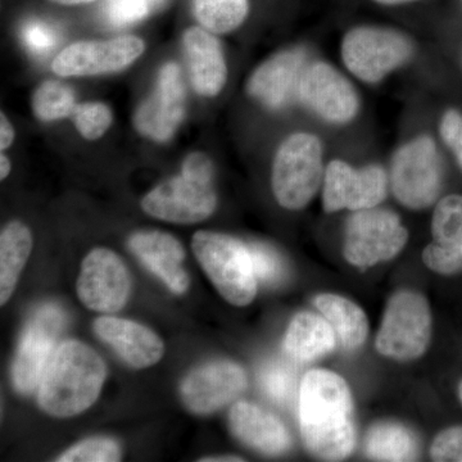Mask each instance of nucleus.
Wrapping results in <instances>:
<instances>
[{"mask_svg": "<svg viewBox=\"0 0 462 462\" xmlns=\"http://www.w3.org/2000/svg\"><path fill=\"white\" fill-rule=\"evenodd\" d=\"M303 442L316 457L345 460L354 451V402L346 380L329 370H311L300 388Z\"/></svg>", "mask_w": 462, "mask_h": 462, "instance_id": "f257e3e1", "label": "nucleus"}, {"mask_svg": "<svg viewBox=\"0 0 462 462\" xmlns=\"http://www.w3.org/2000/svg\"><path fill=\"white\" fill-rule=\"evenodd\" d=\"M105 361L91 346L67 340L54 349L38 387L42 411L72 418L93 406L105 384Z\"/></svg>", "mask_w": 462, "mask_h": 462, "instance_id": "f03ea898", "label": "nucleus"}, {"mask_svg": "<svg viewBox=\"0 0 462 462\" xmlns=\"http://www.w3.org/2000/svg\"><path fill=\"white\" fill-rule=\"evenodd\" d=\"M191 248L209 281L231 305L247 306L257 293V278L248 245L240 240L214 233L199 231Z\"/></svg>", "mask_w": 462, "mask_h": 462, "instance_id": "7ed1b4c3", "label": "nucleus"}, {"mask_svg": "<svg viewBox=\"0 0 462 462\" xmlns=\"http://www.w3.org/2000/svg\"><path fill=\"white\" fill-rule=\"evenodd\" d=\"M324 175L322 147L318 136L293 134L282 143L273 160V196L284 208H303L314 199Z\"/></svg>", "mask_w": 462, "mask_h": 462, "instance_id": "20e7f679", "label": "nucleus"}, {"mask_svg": "<svg viewBox=\"0 0 462 462\" xmlns=\"http://www.w3.org/2000/svg\"><path fill=\"white\" fill-rule=\"evenodd\" d=\"M430 337V303L416 291H401L389 300L375 346L385 357L415 360L427 352Z\"/></svg>", "mask_w": 462, "mask_h": 462, "instance_id": "39448f33", "label": "nucleus"}, {"mask_svg": "<svg viewBox=\"0 0 462 462\" xmlns=\"http://www.w3.org/2000/svg\"><path fill=\"white\" fill-rule=\"evenodd\" d=\"M412 44L403 33L384 27H356L342 42L346 69L365 81L378 83L412 56Z\"/></svg>", "mask_w": 462, "mask_h": 462, "instance_id": "423d86ee", "label": "nucleus"}, {"mask_svg": "<svg viewBox=\"0 0 462 462\" xmlns=\"http://www.w3.org/2000/svg\"><path fill=\"white\" fill-rule=\"evenodd\" d=\"M391 182L396 199L409 208H427L436 202L442 189V166L433 139L420 136L398 149Z\"/></svg>", "mask_w": 462, "mask_h": 462, "instance_id": "0eeeda50", "label": "nucleus"}, {"mask_svg": "<svg viewBox=\"0 0 462 462\" xmlns=\"http://www.w3.org/2000/svg\"><path fill=\"white\" fill-rule=\"evenodd\" d=\"M409 239L400 217L389 209H361L346 223V260L357 267H370L392 260L402 251Z\"/></svg>", "mask_w": 462, "mask_h": 462, "instance_id": "6e6552de", "label": "nucleus"}, {"mask_svg": "<svg viewBox=\"0 0 462 462\" xmlns=\"http://www.w3.org/2000/svg\"><path fill=\"white\" fill-rule=\"evenodd\" d=\"M76 291L91 311L114 314L126 305L132 281L123 260L114 251L96 248L81 263Z\"/></svg>", "mask_w": 462, "mask_h": 462, "instance_id": "1a4fd4ad", "label": "nucleus"}, {"mask_svg": "<svg viewBox=\"0 0 462 462\" xmlns=\"http://www.w3.org/2000/svg\"><path fill=\"white\" fill-rule=\"evenodd\" d=\"M144 50V42L136 36L74 42L54 58L51 69L63 78L117 72L132 65Z\"/></svg>", "mask_w": 462, "mask_h": 462, "instance_id": "9d476101", "label": "nucleus"}, {"mask_svg": "<svg viewBox=\"0 0 462 462\" xmlns=\"http://www.w3.org/2000/svg\"><path fill=\"white\" fill-rule=\"evenodd\" d=\"M387 187L382 167L355 170L343 161H331L325 170L322 206L327 212L374 208L385 199Z\"/></svg>", "mask_w": 462, "mask_h": 462, "instance_id": "9b49d317", "label": "nucleus"}, {"mask_svg": "<svg viewBox=\"0 0 462 462\" xmlns=\"http://www.w3.org/2000/svg\"><path fill=\"white\" fill-rule=\"evenodd\" d=\"M217 197L211 184L187 176L170 179L149 191L142 208L152 217L173 224H197L214 214Z\"/></svg>", "mask_w": 462, "mask_h": 462, "instance_id": "f8f14e48", "label": "nucleus"}, {"mask_svg": "<svg viewBox=\"0 0 462 462\" xmlns=\"http://www.w3.org/2000/svg\"><path fill=\"white\" fill-rule=\"evenodd\" d=\"M62 325V312L54 306H45L33 316L18 346L12 370L14 388L20 393H30L39 387Z\"/></svg>", "mask_w": 462, "mask_h": 462, "instance_id": "ddd939ff", "label": "nucleus"}, {"mask_svg": "<svg viewBox=\"0 0 462 462\" xmlns=\"http://www.w3.org/2000/svg\"><path fill=\"white\" fill-rule=\"evenodd\" d=\"M247 388V374L233 361H215L193 370L180 387L189 411L207 415L226 406Z\"/></svg>", "mask_w": 462, "mask_h": 462, "instance_id": "4468645a", "label": "nucleus"}, {"mask_svg": "<svg viewBox=\"0 0 462 462\" xmlns=\"http://www.w3.org/2000/svg\"><path fill=\"white\" fill-rule=\"evenodd\" d=\"M303 103L329 123L346 124L357 114V94L351 83L328 63L307 66L298 87Z\"/></svg>", "mask_w": 462, "mask_h": 462, "instance_id": "2eb2a0df", "label": "nucleus"}, {"mask_svg": "<svg viewBox=\"0 0 462 462\" xmlns=\"http://www.w3.org/2000/svg\"><path fill=\"white\" fill-rule=\"evenodd\" d=\"M185 112V89L176 63H167L158 76L154 93L135 114L138 132L156 142H167L181 124Z\"/></svg>", "mask_w": 462, "mask_h": 462, "instance_id": "dca6fc26", "label": "nucleus"}, {"mask_svg": "<svg viewBox=\"0 0 462 462\" xmlns=\"http://www.w3.org/2000/svg\"><path fill=\"white\" fill-rule=\"evenodd\" d=\"M94 330L103 342L135 369L156 365L165 354L162 339L153 330L126 319L100 316L94 321Z\"/></svg>", "mask_w": 462, "mask_h": 462, "instance_id": "f3484780", "label": "nucleus"}, {"mask_svg": "<svg viewBox=\"0 0 462 462\" xmlns=\"http://www.w3.org/2000/svg\"><path fill=\"white\" fill-rule=\"evenodd\" d=\"M305 60V51L300 50L284 51L270 58L249 79V94L267 108L284 107L294 93L298 96Z\"/></svg>", "mask_w": 462, "mask_h": 462, "instance_id": "a211bd4d", "label": "nucleus"}, {"mask_svg": "<svg viewBox=\"0 0 462 462\" xmlns=\"http://www.w3.org/2000/svg\"><path fill=\"white\" fill-rule=\"evenodd\" d=\"M129 247L173 293L184 294L189 289V273L182 266L184 247L175 236L162 231H139L130 238Z\"/></svg>", "mask_w": 462, "mask_h": 462, "instance_id": "6ab92c4d", "label": "nucleus"}, {"mask_svg": "<svg viewBox=\"0 0 462 462\" xmlns=\"http://www.w3.org/2000/svg\"><path fill=\"white\" fill-rule=\"evenodd\" d=\"M231 433L245 445L266 455H281L291 447L287 428L257 404L239 401L229 413Z\"/></svg>", "mask_w": 462, "mask_h": 462, "instance_id": "aec40b11", "label": "nucleus"}, {"mask_svg": "<svg viewBox=\"0 0 462 462\" xmlns=\"http://www.w3.org/2000/svg\"><path fill=\"white\" fill-rule=\"evenodd\" d=\"M182 42L194 89L203 97L217 96L227 79V67L220 42L200 27L187 30Z\"/></svg>", "mask_w": 462, "mask_h": 462, "instance_id": "412c9836", "label": "nucleus"}, {"mask_svg": "<svg viewBox=\"0 0 462 462\" xmlns=\"http://www.w3.org/2000/svg\"><path fill=\"white\" fill-rule=\"evenodd\" d=\"M336 346V331L330 322L311 312H300L291 319L284 338L289 357L300 363L316 360Z\"/></svg>", "mask_w": 462, "mask_h": 462, "instance_id": "4be33fe9", "label": "nucleus"}, {"mask_svg": "<svg viewBox=\"0 0 462 462\" xmlns=\"http://www.w3.org/2000/svg\"><path fill=\"white\" fill-rule=\"evenodd\" d=\"M32 236L20 221H12L0 236V303L5 306L14 294L27 258L32 254Z\"/></svg>", "mask_w": 462, "mask_h": 462, "instance_id": "5701e85b", "label": "nucleus"}, {"mask_svg": "<svg viewBox=\"0 0 462 462\" xmlns=\"http://www.w3.org/2000/svg\"><path fill=\"white\" fill-rule=\"evenodd\" d=\"M315 306L330 322L345 348L355 349L364 345L369 334V321L356 303L337 294H320L315 298Z\"/></svg>", "mask_w": 462, "mask_h": 462, "instance_id": "b1692460", "label": "nucleus"}, {"mask_svg": "<svg viewBox=\"0 0 462 462\" xmlns=\"http://www.w3.org/2000/svg\"><path fill=\"white\" fill-rule=\"evenodd\" d=\"M418 449L415 436L397 422H378L365 440V451L376 461H413Z\"/></svg>", "mask_w": 462, "mask_h": 462, "instance_id": "393cba45", "label": "nucleus"}, {"mask_svg": "<svg viewBox=\"0 0 462 462\" xmlns=\"http://www.w3.org/2000/svg\"><path fill=\"white\" fill-rule=\"evenodd\" d=\"M247 0H196L194 12L209 32L226 33L238 29L248 14Z\"/></svg>", "mask_w": 462, "mask_h": 462, "instance_id": "a878e982", "label": "nucleus"}, {"mask_svg": "<svg viewBox=\"0 0 462 462\" xmlns=\"http://www.w3.org/2000/svg\"><path fill=\"white\" fill-rule=\"evenodd\" d=\"M75 93L58 81L42 84L33 96V114L42 121H56L71 116L75 108Z\"/></svg>", "mask_w": 462, "mask_h": 462, "instance_id": "bb28decb", "label": "nucleus"}, {"mask_svg": "<svg viewBox=\"0 0 462 462\" xmlns=\"http://www.w3.org/2000/svg\"><path fill=\"white\" fill-rule=\"evenodd\" d=\"M434 242L445 245H462V196L451 194L438 202L431 220Z\"/></svg>", "mask_w": 462, "mask_h": 462, "instance_id": "cd10ccee", "label": "nucleus"}, {"mask_svg": "<svg viewBox=\"0 0 462 462\" xmlns=\"http://www.w3.org/2000/svg\"><path fill=\"white\" fill-rule=\"evenodd\" d=\"M260 384L273 402L288 404L296 394L297 376L291 365L272 361L260 372Z\"/></svg>", "mask_w": 462, "mask_h": 462, "instance_id": "c85d7f7f", "label": "nucleus"}, {"mask_svg": "<svg viewBox=\"0 0 462 462\" xmlns=\"http://www.w3.org/2000/svg\"><path fill=\"white\" fill-rule=\"evenodd\" d=\"M121 448L111 438H90L63 452L58 462H117Z\"/></svg>", "mask_w": 462, "mask_h": 462, "instance_id": "c756f323", "label": "nucleus"}, {"mask_svg": "<svg viewBox=\"0 0 462 462\" xmlns=\"http://www.w3.org/2000/svg\"><path fill=\"white\" fill-rule=\"evenodd\" d=\"M76 129L88 141H96L107 132L112 124V112L107 105L100 102L76 105L71 114Z\"/></svg>", "mask_w": 462, "mask_h": 462, "instance_id": "7c9ffc66", "label": "nucleus"}, {"mask_svg": "<svg viewBox=\"0 0 462 462\" xmlns=\"http://www.w3.org/2000/svg\"><path fill=\"white\" fill-rule=\"evenodd\" d=\"M248 249L257 281L266 285H276L284 282L287 267L278 252L273 251L269 245H258V243L249 245Z\"/></svg>", "mask_w": 462, "mask_h": 462, "instance_id": "2f4dec72", "label": "nucleus"}, {"mask_svg": "<svg viewBox=\"0 0 462 462\" xmlns=\"http://www.w3.org/2000/svg\"><path fill=\"white\" fill-rule=\"evenodd\" d=\"M422 260L433 272L454 275L462 272V245H445L433 242L422 252Z\"/></svg>", "mask_w": 462, "mask_h": 462, "instance_id": "473e14b6", "label": "nucleus"}, {"mask_svg": "<svg viewBox=\"0 0 462 462\" xmlns=\"http://www.w3.org/2000/svg\"><path fill=\"white\" fill-rule=\"evenodd\" d=\"M151 7L148 0H108V20L116 26L132 25L147 16Z\"/></svg>", "mask_w": 462, "mask_h": 462, "instance_id": "72a5a7b5", "label": "nucleus"}, {"mask_svg": "<svg viewBox=\"0 0 462 462\" xmlns=\"http://www.w3.org/2000/svg\"><path fill=\"white\" fill-rule=\"evenodd\" d=\"M430 457L438 462H462V427L440 431L430 447Z\"/></svg>", "mask_w": 462, "mask_h": 462, "instance_id": "f704fd0d", "label": "nucleus"}, {"mask_svg": "<svg viewBox=\"0 0 462 462\" xmlns=\"http://www.w3.org/2000/svg\"><path fill=\"white\" fill-rule=\"evenodd\" d=\"M23 41L30 51L36 54H44L57 44V32L47 23L32 21L23 27Z\"/></svg>", "mask_w": 462, "mask_h": 462, "instance_id": "c9c22d12", "label": "nucleus"}, {"mask_svg": "<svg viewBox=\"0 0 462 462\" xmlns=\"http://www.w3.org/2000/svg\"><path fill=\"white\" fill-rule=\"evenodd\" d=\"M440 136L447 147L454 152L456 161L462 170V115L456 109H448L440 121Z\"/></svg>", "mask_w": 462, "mask_h": 462, "instance_id": "e433bc0d", "label": "nucleus"}, {"mask_svg": "<svg viewBox=\"0 0 462 462\" xmlns=\"http://www.w3.org/2000/svg\"><path fill=\"white\" fill-rule=\"evenodd\" d=\"M181 175L187 176L191 180L203 182V184H211L214 180V165L211 158L205 153L196 152L187 157L184 165H182Z\"/></svg>", "mask_w": 462, "mask_h": 462, "instance_id": "4c0bfd02", "label": "nucleus"}, {"mask_svg": "<svg viewBox=\"0 0 462 462\" xmlns=\"http://www.w3.org/2000/svg\"><path fill=\"white\" fill-rule=\"evenodd\" d=\"M2 124H0V148L2 151L11 147L12 143L14 141V130L12 124L9 123L7 116L2 114Z\"/></svg>", "mask_w": 462, "mask_h": 462, "instance_id": "58836bf2", "label": "nucleus"}, {"mask_svg": "<svg viewBox=\"0 0 462 462\" xmlns=\"http://www.w3.org/2000/svg\"><path fill=\"white\" fill-rule=\"evenodd\" d=\"M9 172H11V161L8 160L7 156L2 154V156H0V179L5 180L9 175Z\"/></svg>", "mask_w": 462, "mask_h": 462, "instance_id": "ea45409f", "label": "nucleus"}, {"mask_svg": "<svg viewBox=\"0 0 462 462\" xmlns=\"http://www.w3.org/2000/svg\"><path fill=\"white\" fill-rule=\"evenodd\" d=\"M200 462H236V461H245L242 457H238V456H217V457H207L200 458Z\"/></svg>", "mask_w": 462, "mask_h": 462, "instance_id": "a19ab883", "label": "nucleus"}, {"mask_svg": "<svg viewBox=\"0 0 462 462\" xmlns=\"http://www.w3.org/2000/svg\"><path fill=\"white\" fill-rule=\"evenodd\" d=\"M53 2L60 3L65 5H85V3L94 2V0H53Z\"/></svg>", "mask_w": 462, "mask_h": 462, "instance_id": "79ce46f5", "label": "nucleus"}, {"mask_svg": "<svg viewBox=\"0 0 462 462\" xmlns=\"http://www.w3.org/2000/svg\"><path fill=\"white\" fill-rule=\"evenodd\" d=\"M376 3L384 5H404V3L415 2V0H375Z\"/></svg>", "mask_w": 462, "mask_h": 462, "instance_id": "37998d69", "label": "nucleus"}, {"mask_svg": "<svg viewBox=\"0 0 462 462\" xmlns=\"http://www.w3.org/2000/svg\"><path fill=\"white\" fill-rule=\"evenodd\" d=\"M458 397H460V401L462 403V379L461 382L458 383Z\"/></svg>", "mask_w": 462, "mask_h": 462, "instance_id": "c03bdc74", "label": "nucleus"}, {"mask_svg": "<svg viewBox=\"0 0 462 462\" xmlns=\"http://www.w3.org/2000/svg\"><path fill=\"white\" fill-rule=\"evenodd\" d=\"M149 3H151L152 5H157L158 2H160V0H148Z\"/></svg>", "mask_w": 462, "mask_h": 462, "instance_id": "a18cd8bd", "label": "nucleus"}]
</instances>
